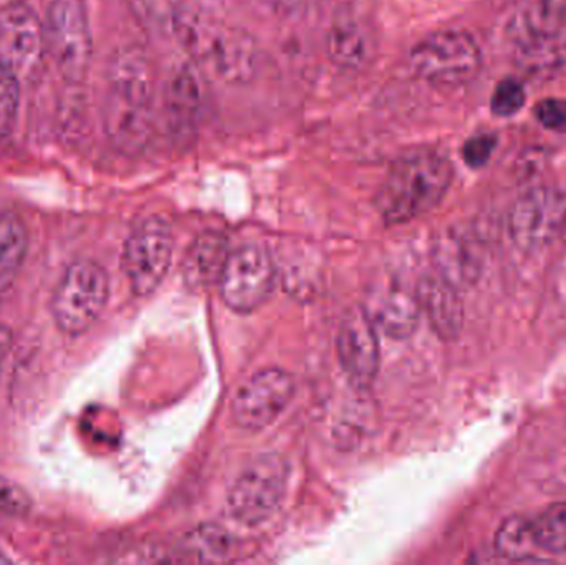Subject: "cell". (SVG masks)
Returning a JSON list of instances; mask_svg holds the SVG:
<instances>
[{
	"mask_svg": "<svg viewBox=\"0 0 566 565\" xmlns=\"http://www.w3.org/2000/svg\"><path fill=\"white\" fill-rule=\"evenodd\" d=\"M166 32L188 53L196 69L224 83H248L259 65L255 40L201 7L181 0Z\"/></svg>",
	"mask_w": 566,
	"mask_h": 565,
	"instance_id": "6da1fadb",
	"label": "cell"
},
{
	"mask_svg": "<svg viewBox=\"0 0 566 565\" xmlns=\"http://www.w3.org/2000/svg\"><path fill=\"white\" fill-rule=\"evenodd\" d=\"M108 90L103 106V125L116 149L139 155L151 142L155 75L151 62L139 46H125L108 66Z\"/></svg>",
	"mask_w": 566,
	"mask_h": 565,
	"instance_id": "7a4b0ae2",
	"label": "cell"
},
{
	"mask_svg": "<svg viewBox=\"0 0 566 565\" xmlns=\"http://www.w3.org/2000/svg\"><path fill=\"white\" fill-rule=\"evenodd\" d=\"M454 168L438 151L409 153L389 168L376 206L388 224H402L428 215L448 195Z\"/></svg>",
	"mask_w": 566,
	"mask_h": 565,
	"instance_id": "3957f363",
	"label": "cell"
},
{
	"mask_svg": "<svg viewBox=\"0 0 566 565\" xmlns=\"http://www.w3.org/2000/svg\"><path fill=\"white\" fill-rule=\"evenodd\" d=\"M109 299L108 272L95 261H75L56 284L52 317L70 337L85 334L96 324Z\"/></svg>",
	"mask_w": 566,
	"mask_h": 565,
	"instance_id": "277c9868",
	"label": "cell"
},
{
	"mask_svg": "<svg viewBox=\"0 0 566 565\" xmlns=\"http://www.w3.org/2000/svg\"><path fill=\"white\" fill-rule=\"evenodd\" d=\"M409 65L429 85L455 88L481 73L482 50L478 40L464 30H438L415 45Z\"/></svg>",
	"mask_w": 566,
	"mask_h": 565,
	"instance_id": "5b68a950",
	"label": "cell"
},
{
	"mask_svg": "<svg viewBox=\"0 0 566 565\" xmlns=\"http://www.w3.org/2000/svg\"><path fill=\"white\" fill-rule=\"evenodd\" d=\"M46 50L60 75L82 83L93 56L92 29L85 0H53L45 23Z\"/></svg>",
	"mask_w": 566,
	"mask_h": 565,
	"instance_id": "8992f818",
	"label": "cell"
},
{
	"mask_svg": "<svg viewBox=\"0 0 566 565\" xmlns=\"http://www.w3.org/2000/svg\"><path fill=\"white\" fill-rule=\"evenodd\" d=\"M175 251L171 226L161 216L143 219L129 232L123 249V272L133 294L146 297L168 275Z\"/></svg>",
	"mask_w": 566,
	"mask_h": 565,
	"instance_id": "52a82bcc",
	"label": "cell"
},
{
	"mask_svg": "<svg viewBox=\"0 0 566 565\" xmlns=\"http://www.w3.org/2000/svg\"><path fill=\"white\" fill-rule=\"evenodd\" d=\"M277 268L271 252L259 244L231 249L218 281L222 301L238 314H251L271 297Z\"/></svg>",
	"mask_w": 566,
	"mask_h": 565,
	"instance_id": "ba28073f",
	"label": "cell"
},
{
	"mask_svg": "<svg viewBox=\"0 0 566 565\" xmlns=\"http://www.w3.org/2000/svg\"><path fill=\"white\" fill-rule=\"evenodd\" d=\"M289 481V463L281 454L255 458L229 493L228 506L239 523L255 526L264 523L281 506Z\"/></svg>",
	"mask_w": 566,
	"mask_h": 565,
	"instance_id": "9c48e42d",
	"label": "cell"
},
{
	"mask_svg": "<svg viewBox=\"0 0 566 565\" xmlns=\"http://www.w3.org/2000/svg\"><path fill=\"white\" fill-rule=\"evenodd\" d=\"M566 195L557 188H535L522 195L509 215L512 241L524 251H535L562 236Z\"/></svg>",
	"mask_w": 566,
	"mask_h": 565,
	"instance_id": "30bf717a",
	"label": "cell"
},
{
	"mask_svg": "<svg viewBox=\"0 0 566 565\" xmlns=\"http://www.w3.org/2000/svg\"><path fill=\"white\" fill-rule=\"evenodd\" d=\"M295 395V380L281 368L249 378L232 398V421L242 430L259 431L277 420Z\"/></svg>",
	"mask_w": 566,
	"mask_h": 565,
	"instance_id": "8fae6325",
	"label": "cell"
},
{
	"mask_svg": "<svg viewBox=\"0 0 566 565\" xmlns=\"http://www.w3.org/2000/svg\"><path fill=\"white\" fill-rule=\"evenodd\" d=\"M376 324L366 308H349L336 335L339 365L353 387H371L379 370V341Z\"/></svg>",
	"mask_w": 566,
	"mask_h": 565,
	"instance_id": "7c38bea8",
	"label": "cell"
},
{
	"mask_svg": "<svg viewBox=\"0 0 566 565\" xmlns=\"http://www.w3.org/2000/svg\"><path fill=\"white\" fill-rule=\"evenodd\" d=\"M45 25L27 2L7 3L0 10V62L13 72H27L42 59Z\"/></svg>",
	"mask_w": 566,
	"mask_h": 565,
	"instance_id": "4fadbf2b",
	"label": "cell"
},
{
	"mask_svg": "<svg viewBox=\"0 0 566 565\" xmlns=\"http://www.w3.org/2000/svg\"><path fill=\"white\" fill-rule=\"evenodd\" d=\"M566 29V0H517L505 33L518 50L558 42Z\"/></svg>",
	"mask_w": 566,
	"mask_h": 565,
	"instance_id": "5bb4252c",
	"label": "cell"
},
{
	"mask_svg": "<svg viewBox=\"0 0 566 565\" xmlns=\"http://www.w3.org/2000/svg\"><path fill=\"white\" fill-rule=\"evenodd\" d=\"M434 264L438 275L452 287L458 291L471 287L484 268L478 239L455 229L444 232L434 245Z\"/></svg>",
	"mask_w": 566,
	"mask_h": 565,
	"instance_id": "9a60e30c",
	"label": "cell"
},
{
	"mask_svg": "<svg viewBox=\"0 0 566 565\" xmlns=\"http://www.w3.org/2000/svg\"><path fill=\"white\" fill-rule=\"evenodd\" d=\"M416 294L432 331L444 341H454L464 324V308L458 289L452 287L441 275H426L419 282V287H416Z\"/></svg>",
	"mask_w": 566,
	"mask_h": 565,
	"instance_id": "2e32d148",
	"label": "cell"
},
{
	"mask_svg": "<svg viewBox=\"0 0 566 565\" xmlns=\"http://www.w3.org/2000/svg\"><path fill=\"white\" fill-rule=\"evenodd\" d=\"M366 311L376 327L396 341L411 337L422 314L416 289L411 291L401 284H389L385 291L376 294L375 304Z\"/></svg>",
	"mask_w": 566,
	"mask_h": 565,
	"instance_id": "e0dca14e",
	"label": "cell"
},
{
	"mask_svg": "<svg viewBox=\"0 0 566 565\" xmlns=\"http://www.w3.org/2000/svg\"><path fill=\"white\" fill-rule=\"evenodd\" d=\"M202 106V90L198 73L185 66L172 76L166 95L169 128L172 135L189 138L198 125Z\"/></svg>",
	"mask_w": 566,
	"mask_h": 565,
	"instance_id": "ac0fdd59",
	"label": "cell"
},
{
	"mask_svg": "<svg viewBox=\"0 0 566 565\" xmlns=\"http://www.w3.org/2000/svg\"><path fill=\"white\" fill-rule=\"evenodd\" d=\"M229 252L231 248L224 234L216 231L202 232L186 254L182 264L186 282L192 287L218 284Z\"/></svg>",
	"mask_w": 566,
	"mask_h": 565,
	"instance_id": "d6986e66",
	"label": "cell"
},
{
	"mask_svg": "<svg viewBox=\"0 0 566 565\" xmlns=\"http://www.w3.org/2000/svg\"><path fill=\"white\" fill-rule=\"evenodd\" d=\"M326 50L339 69L359 70L369 56L368 32L353 15H338L329 27Z\"/></svg>",
	"mask_w": 566,
	"mask_h": 565,
	"instance_id": "ffe728a7",
	"label": "cell"
},
{
	"mask_svg": "<svg viewBox=\"0 0 566 565\" xmlns=\"http://www.w3.org/2000/svg\"><path fill=\"white\" fill-rule=\"evenodd\" d=\"M29 248V234L15 212L0 215V292L12 285L22 269Z\"/></svg>",
	"mask_w": 566,
	"mask_h": 565,
	"instance_id": "44dd1931",
	"label": "cell"
},
{
	"mask_svg": "<svg viewBox=\"0 0 566 565\" xmlns=\"http://www.w3.org/2000/svg\"><path fill=\"white\" fill-rule=\"evenodd\" d=\"M232 554V537L218 526H202L182 541L179 559L191 563H221Z\"/></svg>",
	"mask_w": 566,
	"mask_h": 565,
	"instance_id": "7402d4cb",
	"label": "cell"
},
{
	"mask_svg": "<svg viewBox=\"0 0 566 565\" xmlns=\"http://www.w3.org/2000/svg\"><path fill=\"white\" fill-rule=\"evenodd\" d=\"M495 551L509 561L534 559L541 547L535 541L532 521L524 516H512L504 521L495 536Z\"/></svg>",
	"mask_w": 566,
	"mask_h": 565,
	"instance_id": "603a6c76",
	"label": "cell"
},
{
	"mask_svg": "<svg viewBox=\"0 0 566 565\" xmlns=\"http://www.w3.org/2000/svg\"><path fill=\"white\" fill-rule=\"evenodd\" d=\"M535 541L544 553H566V501L552 504L532 521Z\"/></svg>",
	"mask_w": 566,
	"mask_h": 565,
	"instance_id": "cb8c5ba5",
	"label": "cell"
},
{
	"mask_svg": "<svg viewBox=\"0 0 566 565\" xmlns=\"http://www.w3.org/2000/svg\"><path fill=\"white\" fill-rule=\"evenodd\" d=\"M19 75L10 66L0 62V139L7 138L12 132L17 112H19Z\"/></svg>",
	"mask_w": 566,
	"mask_h": 565,
	"instance_id": "d4e9b609",
	"label": "cell"
},
{
	"mask_svg": "<svg viewBox=\"0 0 566 565\" xmlns=\"http://www.w3.org/2000/svg\"><path fill=\"white\" fill-rule=\"evenodd\" d=\"M525 95L524 85L515 79H504L497 83L491 96V109L494 115L501 118L517 115L524 108Z\"/></svg>",
	"mask_w": 566,
	"mask_h": 565,
	"instance_id": "484cf974",
	"label": "cell"
},
{
	"mask_svg": "<svg viewBox=\"0 0 566 565\" xmlns=\"http://www.w3.org/2000/svg\"><path fill=\"white\" fill-rule=\"evenodd\" d=\"M32 504V496L20 484L0 477V523L25 517Z\"/></svg>",
	"mask_w": 566,
	"mask_h": 565,
	"instance_id": "4316f807",
	"label": "cell"
},
{
	"mask_svg": "<svg viewBox=\"0 0 566 565\" xmlns=\"http://www.w3.org/2000/svg\"><path fill=\"white\" fill-rule=\"evenodd\" d=\"M181 0H132L136 17L156 30L168 29L169 19Z\"/></svg>",
	"mask_w": 566,
	"mask_h": 565,
	"instance_id": "83f0119b",
	"label": "cell"
},
{
	"mask_svg": "<svg viewBox=\"0 0 566 565\" xmlns=\"http://www.w3.org/2000/svg\"><path fill=\"white\" fill-rule=\"evenodd\" d=\"M535 118L548 132L566 133V100L545 98L535 106Z\"/></svg>",
	"mask_w": 566,
	"mask_h": 565,
	"instance_id": "f1b7e54d",
	"label": "cell"
},
{
	"mask_svg": "<svg viewBox=\"0 0 566 565\" xmlns=\"http://www.w3.org/2000/svg\"><path fill=\"white\" fill-rule=\"evenodd\" d=\"M495 148H497V138L494 135L482 133V135L472 136L462 148L465 165L471 166V168H482V166L488 165L489 159L494 155Z\"/></svg>",
	"mask_w": 566,
	"mask_h": 565,
	"instance_id": "f546056e",
	"label": "cell"
},
{
	"mask_svg": "<svg viewBox=\"0 0 566 565\" xmlns=\"http://www.w3.org/2000/svg\"><path fill=\"white\" fill-rule=\"evenodd\" d=\"M10 347H12V332L6 325H0V370H2L3 362L9 355Z\"/></svg>",
	"mask_w": 566,
	"mask_h": 565,
	"instance_id": "4dcf8cb0",
	"label": "cell"
},
{
	"mask_svg": "<svg viewBox=\"0 0 566 565\" xmlns=\"http://www.w3.org/2000/svg\"><path fill=\"white\" fill-rule=\"evenodd\" d=\"M10 563H13V561L10 559L9 556H6V554H3L2 551H0V564H10Z\"/></svg>",
	"mask_w": 566,
	"mask_h": 565,
	"instance_id": "1f68e13d",
	"label": "cell"
},
{
	"mask_svg": "<svg viewBox=\"0 0 566 565\" xmlns=\"http://www.w3.org/2000/svg\"><path fill=\"white\" fill-rule=\"evenodd\" d=\"M562 238H564V241L566 242V219H565L564 231H562Z\"/></svg>",
	"mask_w": 566,
	"mask_h": 565,
	"instance_id": "d6a6232c",
	"label": "cell"
}]
</instances>
